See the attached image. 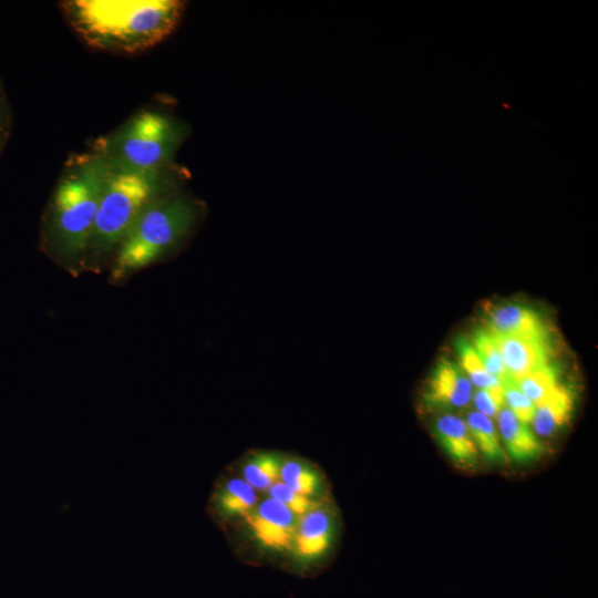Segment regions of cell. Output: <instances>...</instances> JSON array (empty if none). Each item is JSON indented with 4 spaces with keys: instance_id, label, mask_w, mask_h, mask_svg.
<instances>
[{
    "instance_id": "ba28073f",
    "label": "cell",
    "mask_w": 598,
    "mask_h": 598,
    "mask_svg": "<svg viewBox=\"0 0 598 598\" xmlns=\"http://www.w3.org/2000/svg\"><path fill=\"white\" fill-rule=\"evenodd\" d=\"M261 497L240 476H221L210 493L208 513L221 528H237L252 513Z\"/></svg>"
},
{
    "instance_id": "603a6c76",
    "label": "cell",
    "mask_w": 598,
    "mask_h": 598,
    "mask_svg": "<svg viewBox=\"0 0 598 598\" xmlns=\"http://www.w3.org/2000/svg\"><path fill=\"white\" fill-rule=\"evenodd\" d=\"M472 399L477 412L489 419L497 417L499 411L505 406L504 385L480 389Z\"/></svg>"
},
{
    "instance_id": "4fadbf2b",
    "label": "cell",
    "mask_w": 598,
    "mask_h": 598,
    "mask_svg": "<svg viewBox=\"0 0 598 598\" xmlns=\"http://www.w3.org/2000/svg\"><path fill=\"white\" fill-rule=\"evenodd\" d=\"M279 481L306 497L320 502L332 499L324 473L309 460L286 454Z\"/></svg>"
},
{
    "instance_id": "30bf717a",
    "label": "cell",
    "mask_w": 598,
    "mask_h": 598,
    "mask_svg": "<svg viewBox=\"0 0 598 598\" xmlns=\"http://www.w3.org/2000/svg\"><path fill=\"white\" fill-rule=\"evenodd\" d=\"M488 332L501 352L513 382L549 363L548 339Z\"/></svg>"
},
{
    "instance_id": "7a4b0ae2",
    "label": "cell",
    "mask_w": 598,
    "mask_h": 598,
    "mask_svg": "<svg viewBox=\"0 0 598 598\" xmlns=\"http://www.w3.org/2000/svg\"><path fill=\"white\" fill-rule=\"evenodd\" d=\"M69 25L90 48L133 54L164 40L185 3L178 0H65L59 2Z\"/></svg>"
},
{
    "instance_id": "6da1fadb",
    "label": "cell",
    "mask_w": 598,
    "mask_h": 598,
    "mask_svg": "<svg viewBox=\"0 0 598 598\" xmlns=\"http://www.w3.org/2000/svg\"><path fill=\"white\" fill-rule=\"evenodd\" d=\"M111 174L92 151L69 157L48 202L41 224V245L68 271L84 270L87 245Z\"/></svg>"
},
{
    "instance_id": "5b68a950",
    "label": "cell",
    "mask_w": 598,
    "mask_h": 598,
    "mask_svg": "<svg viewBox=\"0 0 598 598\" xmlns=\"http://www.w3.org/2000/svg\"><path fill=\"white\" fill-rule=\"evenodd\" d=\"M186 131L173 116L145 109L95 140L90 151L101 156L111 169L161 171L175 165L174 157Z\"/></svg>"
},
{
    "instance_id": "cb8c5ba5",
    "label": "cell",
    "mask_w": 598,
    "mask_h": 598,
    "mask_svg": "<svg viewBox=\"0 0 598 598\" xmlns=\"http://www.w3.org/2000/svg\"><path fill=\"white\" fill-rule=\"evenodd\" d=\"M10 111L6 95L0 86V151L3 148L10 131Z\"/></svg>"
},
{
    "instance_id": "8fae6325",
    "label": "cell",
    "mask_w": 598,
    "mask_h": 598,
    "mask_svg": "<svg viewBox=\"0 0 598 598\" xmlns=\"http://www.w3.org/2000/svg\"><path fill=\"white\" fill-rule=\"evenodd\" d=\"M487 330L506 336L548 339V329L540 315L529 307L504 303L487 312Z\"/></svg>"
},
{
    "instance_id": "2e32d148",
    "label": "cell",
    "mask_w": 598,
    "mask_h": 598,
    "mask_svg": "<svg viewBox=\"0 0 598 598\" xmlns=\"http://www.w3.org/2000/svg\"><path fill=\"white\" fill-rule=\"evenodd\" d=\"M575 406V393L565 384L536 405L532 420L536 434L548 437L556 434L569 421Z\"/></svg>"
},
{
    "instance_id": "7c38bea8",
    "label": "cell",
    "mask_w": 598,
    "mask_h": 598,
    "mask_svg": "<svg viewBox=\"0 0 598 598\" xmlns=\"http://www.w3.org/2000/svg\"><path fill=\"white\" fill-rule=\"evenodd\" d=\"M434 435L454 464L461 468H476L480 452L464 420L453 414L441 415L434 424Z\"/></svg>"
},
{
    "instance_id": "e0dca14e",
    "label": "cell",
    "mask_w": 598,
    "mask_h": 598,
    "mask_svg": "<svg viewBox=\"0 0 598 598\" xmlns=\"http://www.w3.org/2000/svg\"><path fill=\"white\" fill-rule=\"evenodd\" d=\"M465 423L478 452L483 454L485 460L497 464L507 462L506 452L492 419L477 411H472L467 414Z\"/></svg>"
},
{
    "instance_id": "277c9868",
    "label": "cell",
    "mask_w": 598,
    "mask_h": 598,
    "mask_svg": "<svg viewBox=\"0 0 598 598\" xmlns=\"http://www.w3.org/2000/svg\"><path fill=\"white\" fill-rule=\"evenodd\" d=\"M202 212L200 202L179 192L151 204L115 251L111 280L120 282L174 250L190 235Z\"/></svg>"
},
{
    "instance_id": "ffe728a7",
    "label": "cell",
    "mask_w": 598,
    "mask_h": 598,
    "mask_svg": "<svg viewBox=\"0 0 598 598\" xmlns=\"http://www.w3.org/2000/svg\"><path fill=\"white\" fill-rule=\"evenodd\" d=\"M457 351L462 371L473 385L480 389L503 385L496 378L486 371L473 346L462 339L457 342Z\"/></svg>"
},
{
    "instance_id": "ac0fdd59",
    "label": "cell",
    "mask_w": 598,
    "mask_h": 598,
    "mask_svg": "<svg viewBox=\"0 0 598 598\" xmlns=\"http://www.w3.org/2000/svg\"><path fill=\"white\" fill-rule=\"evenodd\" d=\"M514 383L535 406L547 399L560 384L558 371L550 363L519 378Z\"/></svg>"
},
{
    "instance_id": "3957f363",
    "label": "cell",
    "mask_w": 598,
    "mask_h": 598,
    "mask_svg": "<svg viewBox=\"0 0 598 598\" xmlns=\"http://www.w3.org/2000/svg\"><path fill=\"white\" fill-rule=\"evenodd\" d=\"M184 172L176 165L151 172L111 169L86 249L84 270L112 261L120 244L154 202L178 192Z\"/></svg>"
},
{
    "instance_id": "9a60e30c",
    "label": "cell",
    "mask_w": 598,
    "mask_h": 598,
    "mask_svg": "<svg viewBox=\"0 0 598 598\" xmlns=\"http://www.w3.org/2000/svg\"><path fill=\"white\" fill-rule=\"evenodd\" d=\"M498 434L507 454L516 462L535 460L542 453V444L528 424L520 422L506 406L498 415Z\"/></svg>"
},
{
    "instance_id": "9c48e42d",
    "label": "cell",
    "mask_w": 598,
    "mask_h": 598,
    "mask_svg": "<svg viewBox=\"0 0 598 598\" xmlns=\"http://www.w3.org/2000/svg\"><path fill=\"white\" fill-rule=\"evenodd\" d=\"M473 398V384L453 362L441 360L432 371L423 399L432 409L465 408Z\"/></svg>"
},
{
    "instance_id": "5bb4252c",
    "label": "cell",
    "mask_w": 598,
    "mask_h": 598,
    "mask_svg": "<svg viewBox=\"0 0 598 598\" xmlns=\"http://www.w3.org/2000/svg\"><path fill=\"white\" fill-rule=\"evenodd\" d=\"M285 455L278 451H250L239 458L237 475L265 496L267 491L279 482Z\"/></svg>"
},
{
    "instance_id": "44dd1931",
    "label": "cell",
    "mask_w": 598,
    "mask_h": 598,
    "mask_svg": "<svg viewBox=\"0 0 598 598\" xmlns=\"http://www.w3.org/2000/svg\"><path fill=\"white\" fill-rule=\"evenodd\" d=\"M265 496L275 498L282 503L293 515L300 517L306 513L312 511L313 508L320 506L321 504L329 502H320L309 497H306L280 481L274 484L266 493ZM332 501V499H331Z\"/></svg>"
},
{
    "instance_id": "d6986e66",
    "label": "cell",
    "mask_w": 598,
    "mask_h": 598,
    "mask_svg": "<svg viewBox=\"0 0 598 598\" xmlns=\"http://www.w3.org/2000/svg\"><path fill=\"white\" fill-rule=\"evenodd\" d=\"M473 348L491 375L496 378L503 385L512 381L501 352L487 330H478L475 333Z\"/></svg>"
},
{
    "instance_id": "7402d4cb",
    "label": "cell",
    "mask_w": 598,
    "mask_h": 598,
    "mask_svg": "<svg viewBox=\"0 0 598 598\" xmlns=\"http://www.w3.org/2000/svg\"><path fill=\"white\" fill-rule=\"evenodd\" d=\"M505 406L523 423L529 424L535 413V404L513 382L504 385Z\"/></svg>"
},
{
    "instance_id": "8992f818",
    "label": "cell",
    "mask_w": 598,
    "mask_h": 598,
    "mask_svg": "<svg viewBox=\"0 0 598 598\" xmlns=\"http://www.w3.org/2000/svg\"><path fill=\"white\" fill-rule=\"evenodd\" d=\"M298 517L279 501L262 496L252 513L237 527L239 542L260 557L286 558Z\"/></svg>"
},
{
    "instance_id": "52a82bcc",
    "label": "cell",
    "mask_w": 598,
    "mask_h": 598,
    "mask_svg": "<svg viewBox=\"0 0 598 598\" xmlns=\"http://www.w3.org/2000/svg\"><path fill=\"white\" fill-rule=\"evenodd\" d=\"M340 522L332 501L298 517L286 560L296 568H308L324 561L334 549Z\"/></svg>"
}]
</instances>
